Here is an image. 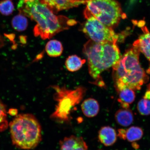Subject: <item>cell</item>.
<instances>
[{
	"instance_id": "5b68a950",
	"label": "cell",
	"mask_w": 150,
	"mask_h": 150,
	"mask_svg": "<svg viewBox=\"0 0 150 150\" xmlns=\"http://www.w3.org/2000/svg\"><path fill=\"white\" fill-rule=\"evenodd\" d=\"M52 87L55 91L54 98L57 104L50 117L60 122L68 123L70 121L71 112L83 99L86 89L83 87L73 90L67 89L65 86L55 85Z\"/></svg>"
},
{
	"instance_id": "7402d4cb",
	"label": "cell",
	"mask_w": 150,
	"mask_h": 150,
	"mask_svg": "<svg viewBox=\"0 0 150 150\" xmlns=\"http://www.w3.org/2000/svg\"><path fill=\"white\" fill-rule=\"evenodd\" d=\"M69 1L74 3V4L76 6V7L81 4H84L82 0H69Z\"/></svg>"
},
{
	"instance_id": "8fae6325",
	"label": "cell",
	"mask_w": 150,
	"mask_h": 150,
	"mask_svg": "<svg viewBox=\"0 0 150 150\" xmlns=\"http://www.w3.org/2000/svg\"><path fill=\"white\" fill-rule=\"evenodd\" d=\"M81 108L84 115L89 118L96 116L100 109L98 102L92 98H88L84 100L82 103Z\"/></svg>"
},
{
	"instance_id": "6da1fadb",
	"label": "cell",
	"mask_w": 150,
	"mask_h": 150,
	"mask_svg": "<svg viewBox=\"0 0 150 150\" xmlns=\"http://www.w3.org/2000/svg\"><path fill=\"white\" fill-rule=\"evenodd\" d=\"M18 8L20 13L36 22L33 29L34 35L44 40L52 38L76 23V21L66 17L56 16L52 9L40 0L32 1L21 0Z\"/></svg>"
},
{
	"instance_id": "9c48e42d",
	"label": "cell",
	"mask_w": 150,
	"mask_h": 150,
	"mask_svg": "<svg viewBox=\"0 0 150 150\" xmlns=\"http://www.w3.org/2000/svg\"><path fill=\"white\" fill-rule=\"evenodd\" d=\"M142 28L143 33L134 42L133 46L143 53L150 62V33L147 27Z\"/></svg>"
},
{
	"instance_id": "d6986e66",
	"label": "cell",
	"mask_w": 150,
	"mask_h": 150,
	"mask_svg": "<svg viewBox=\"0 0 150 150\" xmlns=\"http://www.w3.org/2000/svg\"><path fill=\"white\" fill-rule=\"evenodd\" d=\"M8 125L6 108L5 105L0 101V132L6 130Z\"/></svg>"
},
{
	"instance_id": "484cf974",
	"label": "cell",
	"mask_w": 150,
	"mask_h": 150,
	"mask_svg": "<svg viewBox=\"0 0 150 150\" xmlns=\"http://www.w3.org/2000/svg\"><path fill=\"white\" fill-rule=\"evenodd\" d=\"M127 18V16L126 14H125V13H122L121 15V18L123 19H125Z\"/></svg>"
},
{
	"instance_id": "ac0fdd59",
	"label": "cell",
	"mask_w": 150,
	"mask_h": 150,
	"mask_svg": "<svg viewBox=\"0 0 150 150\" xmlns=\"http://www.w3.org/2000/svg\"><path fill=\"white\" fill-rule=\"evenodd\" d=\"M14 9V7L11 0H2L0 1V13L5 16L12 14Z\"/></svg>"
},
{
	"instance_id": "9a60e30c",
	"label": "cell",
	"mask_w": 150,
	"mask_h": 150,
	"mask_svg": "<svg viewBox=\"0 0 150 150\" xmlns=\"http://www.w3.org/2000/svg\"><path fill=\"white\" fill-rule=\"evenodd\" d=\"M86 62L85 59H82L76 55H72L67 58L65 65L67 70L71 72H75L79 70Z\"/></svg>"
},
{
	"instance_id": "603a6c76",
	"label": "cell",
	"mask_w": 150,
	"mask_h": 150,
	"mask_svg": "<svg viewBox=\"0 0 150 150\" xmlns=\"http://www.w3.org/2000/svg\"><path fill=\"white\" fill-rule=\"evenodd\" d=\"M8 113L12 116L16 115H17L18 110L16 109H11L9 110Z\"/></svg>"
},
{
	"instance_id": "f1b7e54d",
	"label": "cell",
	"mask_w": 150,
	"mask_h": 150,
	"mask_svg": "<svg viewBox=\"0 0 150 150\" xmlns=\"http://www.w3.org/2000/svg\"><path fill=\"white\" fill-rule=\"evenodd\" d=\"M25 1H32L35 0H23Z\"/></svg>"
},
{
	"instance_id": "ffe728a7",
	"label": "cell",
	"mask_w": 150,
	"mask_h": 150,
	"mask_svg": "<svg viewBox=\"0 0 150 150\" xmlns=\"http://www.w3.org/2000/svg\"><path fill=\"white\" fill-rule=\"evenodd\" d=\"M137 108L139 113L142 115L150 114V100L144 98L138 102Z\"/></svg>"
},
{
	"instance_id": "30bf717a",
	"label": "cell",
	"mask_w": 150,
	"mask_h": 150,
	"mask_svg": "<svg viewBox=\"0 0 150 150\" xmlns=\"http://www.w3.org/2000/svg\"><path fill=\"white\" fill-rule=\"evenodd\" d=\"M98 139L101 143L105 146H111L117 141V133L115 129L112 127H103L99 131Z\"/></svg>"
},
{
	"instance_id": "7c38bea8",
	"label": "cell",
	"mask_w": 150,
	"mask_h": 150,
	"mask_svg": "<svg viewBox=\"0 0 150 150\" xmlns=\"http://www.w3.org/2000/svg\"><path fill=\"white\" fill-rule=\"evenodd\" d=\"M115 118L118 124L127 127L132 124L134 121V116L132 111L129 108H122L116 112Z\"/></svg>"
},
{
	"instance_id": "3957f363",
	"label": "cell",
	"mask_w": 150,
	"mask_h": 150,
	"mask_svg": "<svg viewBox=\"0 0 150 150\" xmlns=\"http://www.w3.org/2000/svg\"><path fill=\"white\" fill-rule=\"evenodd\" d=\"M139 53L135 47L129 49L112 67V76L117 91L126 87L134 91L140 90L149 80V76L141 66Z\"/></svg>"
},
{
	"instance_id": "4fadbf2b",
	"label": "cell",
	"mask_w": 150,
	"mask_h": 150,
	"mask_svg": "<svg viewBox=\"0 0 150 150\" xmlns=\"http://www.w3.org/2000/svg\"><path fill=\"white\" fill-rule=\"evenodd\" d=\"M119 99L123 108H129V104H132L135 99L136 96L134 91L126 87L118 91Z\"/></svg>"
},
{
	"instance_id": "83f0119b",
	"label": "cell",
	"mask_w": 150,
	"mask_h": 150,
	"mask_svg": "<svg viewBox=\"0 0 150 150\" xmlns=\"http://www.w3.org/2000/svg\"><path fill=\"white\" fill-rule=\"evenodd\" d=\"M89 1V0H82V1L83 2L84 4H86Z\"/></svg>"
},
{
	"instance_id": "8992f818",
	"label": "cell",
	"mask_w": 150,
	"mask_h": 150,
	"mask_svg": "<svg viewBox=\"0 0 150 150\" xmlns=\"http://www.w3.org/2000/svg\"><path fill=\"white\" fill-rule=\"evenodd\" d=\"M86 4V19L93 17L112 29L119 25L123 13L120 4L116 0H89Z\"/></svg>"
},
{
	"instance_id": "e0dca14e",
	"label": "cell",
	"mask_w": 150,
	"mask_h": 150,
	"mask_svg": "<svg viewBox=\"0 0 150 150\" xmlns=\"http://www.w3.org/2000/svg\"><path fill=\"white\" fill-rule=\"evenodd\" d=\"M143 131L137 127H131L127 129L125 133V138L129 142H134L139 140L142 137Z\"/></svg>"
},
{
	"instance_id": "cb8c5ba5",
	"label": "cell",
	"mask_w": 150,
	"mask_h": 150,
	"mask_svg": "<svg viewBox=\"0 0 150 150\" xmlns=\"http://www.w3.org/2000/svg\"><path fill=\"white\" fill-rule=\"evenodd\" d=\"M145 24V22L144 20H140L137 23L138 27L142 28L144 27Z\"/></svg>"
},
{
	"instance_id": "5bb4252c",
	"label": "cell",
	"mask_w": 150,
	"mask_h": 150,
	"mask_svg": "<svg viewBox=\"0 0 150 150\" xmlns=\"http://www.w3.org/2000/svg\"><path fill=\"white\" fill-rule=\"evenodd\" d=\"M47 54L51 57H57L60 56L63 50L62 43L56 40H52L47 43L45 47Z\"/></svg>"
},
{
	"instance_id": "ba28073f",
	"label": "cell",
	"mask_w": 150,
	"mask_h": 150,
	"mask_svg": "<svg viewBox=\"0 0 150 150\" xmlns=\"http://www.w3.org/2000/svg\"><path fill=\"white\" fill-rule=\"evenodd\" d=\"M59 144L61 150H88L87 144L81 137H65Z\"/></svg>"
},
{
	"instance_id": "2e32d148",
	"label": "cell",
	"mask_w": 150,
	"mask_h": 150,
	"mask_svg": "<svg viewBox=\"0 0 150 150\" xmlns=\"http://www.w3.org/2000/svg\"><path fill=\"white\" fill-rule=\"evenodd\" d=\"M12 27L16 31H23L27 29L28 21L25 16L20 13L15 16L11 22Z\"/></svg>"
},
{
	"instance_id": "f546056e",
	"label": "cell",
	"mask_w": 150,
	"mask_h": 150,
	"mask_svg": "<svg viewBox=\"0 0 150 150\" xmlns=\"http://www.w3.org/2000/svg\"><path fill=\"white\" fill-rule=\"evenodd\" d=\"M134 0H130L131 3H132L134 2Z\"/></svg>"
},
{
	"instance_id": "44dd1931",
	"label": "cell",
	"mask_w": 150,
	"mask_h": 150,
	"mask_svg": "<svg viewBox=\"0 0 150 150\" xmlns=\"http://www.w3.org/2000/svg\"><path fill=\"white\" fill-rule=\"evenodd\" d=\"M40 1L42 3L47 6L52 11L53 10L54 7L53 0H40Z\"/></svg>"
},
{
	"instance_id": "277c9868",
	"label": "cell",
	"mask_w": 150,
	"mask_h": 150,
	"mask_svg": "<svg viewBox=\"0 0 150 150\" xmlns=\"http://www.w3.org/2000/svg\"><path fill=\"white\" fill-rule=\"evenodd\" d=\"M9 126L12 143L17 148L23 149H34L42 140V127L32 114L17 115Z\"/></svg>"
},
{
	"instance_id": "52a82bcc",
	"label": "cell",
	"mask_w": 150,
	"mask_h": 150,
	"mask_svg": "<svg viewBox=\"0 0 150 150\" xmlns=\"http://www.w3.org/2000/svg\"><path fill=\"white\" fill-rule=\"evenodd\" d=\"M86 19L82 30L90 40L97 42H117L119 35L112 28L106 27L93 17Z\"/></svg>"
},
{
	"instance_id": "4316f807",
	"label": "cell",
	"mask_w": 150,
	"mask_h": 150,
	"mask_svg": "<svg viewBox=\"0 0 150 150\" xmlns=\"http://www.w3.org/2000/svg\"><path fill=\"white\" fill-rule=\"evenodd\" d=\"M132 23L133 24H134V25H136L137 24L138 22L137 20H133L132 21Z\"/></svg>"
},
{
	"instance_id": "7a4b0ae2",
	"label": "cell",
	"mask_w": 150,
	"mask_h": 150,
	"mask_svg": "<svg viewBox=\"0 0 150 150\" xmlns=\"http://www.w3.org/2000/svg\"><path fill=\"white\" fill-rule=\"evenodd\" d=\"M117 42H97L90 39L84 45L83 51L87 58L89 74L97 85H104L101 74L115 65L121 57Z\"/></svg>"
},
{
	"instance_id": "d4e9b609",
	"label": "cell",
	"mask_w": 150,
	"mask_h": 150,
	"mask_svg": "<svg viewBox=\"0 0 150 150\" xmlns=\"http://www.w3.org/2000/svg\"><path fill=\"white\" fill-rule=\"evenodd\" d=\"M22 37H21L20 38V40L21 42L22 43V44H23V43H25L26 42V41H25L26 39L25 38V37H24V36H22Z\"/></svg>"
}]
</instances>
